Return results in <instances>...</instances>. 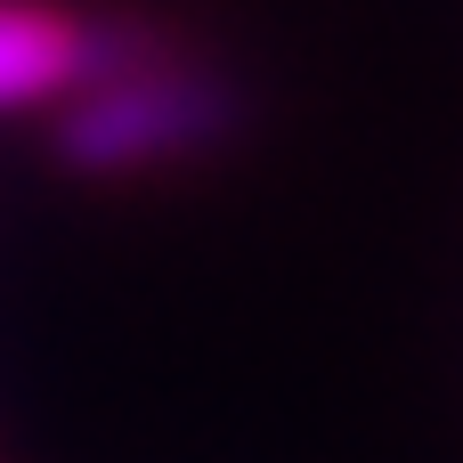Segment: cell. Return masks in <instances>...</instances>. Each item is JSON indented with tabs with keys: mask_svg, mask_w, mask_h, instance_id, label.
Segmentation results:
<instances>
[{
	"mask_svg": "<svg viewBox=\"0 0 463 463\" xmlns=\"http://www.w3.org/2000/svg\"><path fill=\"white\" fill-rule=\"evenodd\" d=\"M220 122H228V90L212 73L114 49L57 106V146L81 171H146V163L195 155L203 138H220Z\"/></svg>",
	"mask_w": 463,
	"mask_h": 463,
	"instance_id": "cell-1",
	"label": "cell"
},
{
	"mask_svg": "<svg viewBox=\"0 0 463 463\" xmlns=\"http://www.w3.org/2000/svg\"><path fill=\"white\" fill-rule=\"evenodd\" d=\"M106 57H114V41L98 24H81L73 8H57V0H0V114L65 106Z\"/></svg>",
	"mask_w": 463,
	"mask_h": 463,
	"instance_id": "cell-2",
	"label": "cell"
}]
</instances>
